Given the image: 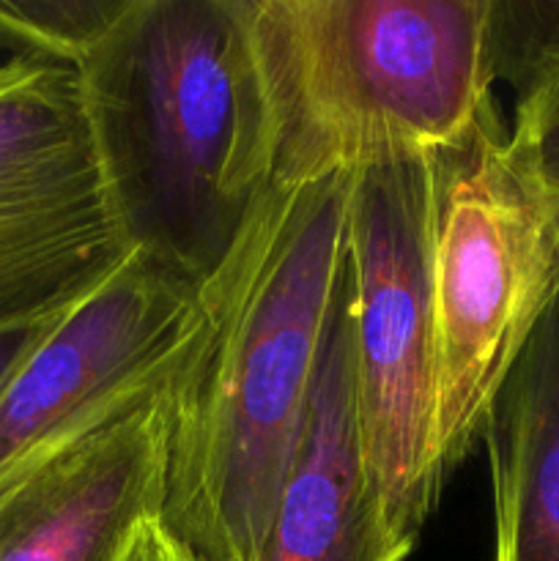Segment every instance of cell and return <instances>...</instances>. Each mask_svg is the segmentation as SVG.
Segmentation results:
<instances>
[{
    "instance_id": "6",
    "label": "cell",
    "mask_w": 559,
    "mask_h": 561,
    "mask_svg": "<svg viewBox=\"0 0 559 561\" xmlns=\"http://www.w3.org/2000/svg\"><path fill=\"white\" fill-rule=\"evenodd\" d=\"M126 255L77 69L9 58L0 66V332L64 312Z\"/></svg>"
},
{
    "instance_id": "8",
    "label": "cell",
    "mask_w": 559,
    "mask_h": 561,
    "mask_svg": "<svg viewBox=\"0 0 559 561\" xmlns=\"http://www.w3.org/2000/svg\"><path fill=\"white\" fill-rule=\"evenodd\" d=\"M162 387L0 477V561H118L162 502Z\"/></svg>"
},
{
    "instance_id": "13",
    "label": "cell",
    "mask_w": 559,
    "mask_h": 561,
    "mask_svg": "<svg viewBox=\"0 0 559 561\" xmlns=\"http://www.w3.org/2000/svg\"><path fill=\"white\" fill-rule=\"evenodd\" d=\"M118 561H201L192 557L181 542H175L157 518H148L146 524L137 526L129 546L124 548Z\"/></svg>"
},
{
    "instance_id": "12",
    "label": "cell",
    "mask_w": 559,
    "mask_h": 561,
    "mask_svg": "<svg viewBox=\"0 0 559 561\" xmlns=\"http://www.w3.org/2000/svg\"><path fill=\"white\" fill-rule=\"evenodd\" d=\"M507 140L526 175L559 197V58L518 93Z\"/></svg>"
},
{
    "instance_id": "14",
    "label": "cell",
    "mask_w": 559,
    "mask_h": 561,
    "mask_svg": "<svg viewBox=\"0 0 559 561\" xmlns=\"http://www.w3.org/2000/svg\"><path fill=\"white\" fill-rule=\"evenodd\" d=\"M66 310H69V307H66ZM58 316L44 318V321H36V323H27V327H16V329H5V332H0V387H3L5 378L14 373V367L25 359L27 351L38 343V337L47 332V327Z\"/></svg>"
},
{
    "instance_id": "7",
    "label": "cell",
    "mask_w": 559,
    "mask_h": 561,
    "mask_svg": "<svg viewBox=\"0 0 559 561\" xmlns=\"http://www.w3.org/2000/svg\"><path fill=\"white\" fill-rule=\"evenodd\" d=\"M195 323L197 290L129 252L0 387V477L162 387Z\"/></svg>"
},
{
    "instance_id": "9",
    "label": "cell",
    "mask_w": 559,
    "mask_h": 561,
    "mask_svg": "<svg viewBox=\"0 0 559 561\" xmlns=\"http://www.w3.org/2000/svg\"><path fill=\"white\" fill-rule=\"evenodd\" d=\"M414 546L387 524L362 458L345 274L301 444L258 561H403Z\"/></svg>"
},
{
    "instance_id": "3",
    "label": "cell",
    "mask_w": 559,
    "mask_h": 561,
    "mask_svg": "<svg viewBox=\"0 0 559 561\" xmlns=\"http://www.w3.org/2000/svg\"><path fill=\"white\" fill-rule=\"evenodd\" d=\"M491 0H252L274 181L425 159L493 110Z\"/></svg>"
},
{
    "instance_id": "4",
    "label": "cell",
    "mask_w": 559,
    "mask_h": 561,
    "mask_svg": "<svg viewBox=\"0 0 559 561\" xmlns=\"http://www.w3.org/2000/svg\"><path fill=\"white\" fill-rule=\"evenodd\" d=\"M425 162L433 449L447 477L480 438L493 398L559 290V197L515 162L497 107Z\"/></svg>"
},
{
    "instance_id": "5",
    "label": "cell",
    "mask_w": 559,
    "mask_h": 561,
    "mask_svg": "<svg viewBox=\"0 0 559 561\" xmlns=\"http://www.w3.org/2000/svg\"><path fill=\"white\" fill-rule=\"evenodd\" d=\"M345 244L362 458L387 524L417 542L444 482L433 449L436 343L425 159L354 173Z\"/></svg>"
},
{
    "instance_id": "11",
    "label": "cell",
    "mask_w": 559,
    "mask_h": 561,
    "mask_svg": "<svg viewBox=\"0 0 559 561\" xmlns=\"http://www.w3.org/2000/svg\"><path fill=\"white\" fill-rule=\"evenodd\" d=\"M124 0H0V44L11 58L80 64Z\"/></svg>"
},
{
    "instance_id": "2",
    "label": "cell",
    "mask_w": 559,
    "mask_h": 561,
    "mask_svg": "<svg viewBox=\"0 0 559 561\" xmlns=\"http://www.w3.org/2000/svg\"><path fill=\"white\" fill-rule=\"evenodd\" d=\"M75 69L121 244L201 290L274 184L252 0H124Z\"/></svg>"
},
{
    "instance_id": "10",
    "label": "cell",
    "mask_w": 559,
    "mask_h": 561,
    "mask_svg": "<svg viewBox=\"0 0 559 561\" xmlns=\"http://www.w3.org/2000/svg\"><path fill=\"white\" fill-rule=\"evenodd\" d=\"M493 561H559V290L510 367L480 433Z\"/></svg>"
},
{
    "instance_id": "1",
    "label": "cell",
    "mask_w": 559,
    "mask_h": 561,
    "mask_svg": "<svg viewBox=\"0 0 559 561\" xmlns=\"http://www.w3.org/2000/svg\"><path fill=\"white\" fill-rule=\"evenodd\" d=\"M354 173L274 181L164 381L157 524L201 561H258L349 274Z\"/></svg>"
}]
</instances>
